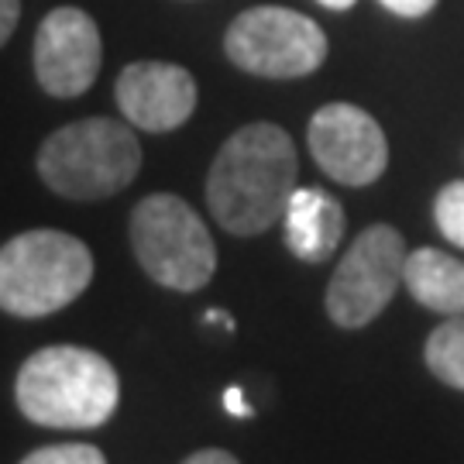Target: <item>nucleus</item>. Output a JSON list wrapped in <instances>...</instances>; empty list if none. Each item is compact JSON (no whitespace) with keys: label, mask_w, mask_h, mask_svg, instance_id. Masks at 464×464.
<instances>
[{"label":"nucleus","mask_w":464,"mask_h":464,"mask_svg":"<svg viewBox=\"0 0 464 464\" xmlns=\"http://www.w3.org/2000/svg\"><path fill=\"white\" fill-rule=\"evenodd\" d=\"M114 97L134 128L166 134L183 128L197 111V80L172 63H131L117 76Z\"/></svg>","instance_id":"nucleus-10"},{"label":"nucleus","mask_w":464,"mask_h":464,"mask_svg":"<svg viewBox=\"0 0 464 464\" xmlns=\"http://www.w3.org/2000/svg\"><path fill=\"white\" fill-rule=\"evenodd\" d=\"M21 14V0H0V42H7Z\"/></svg>","instance_id":"nucleus-17"},{"label":"nucleus","mask_w":464,"mask_h":464,"mask_svg":"<svg viewBox=\"0 0 464 464\" xmlns=\"http://www.w3.org/2000/svg\"><path fill=\"white\" fill-rule=\"evenodd\" d=\"M207 324H220L224 331H234V316H227L224 310H207Z\"/></svg>","instance_id":"nucleus-20"},{"label":"nucleus","mask_w":464,"mask_h":464,"mask_svg":"<svg viewBox=\"0 0 464 464\" xmlns=\"http://www.w3.org/2000/svg\"><path fill=\"white\" fill-rule=\"evenodd\" d=\"M17 410L38 427L90 430L117 410L121 379L114 365L90 348L55 344L34 351L14 382Z\"/></svg>","instance_id":"nucleus-2"},{"label":"nucleus","mask_w":464,"mask_h":464,"mask_svg":"<svg viewBox=\"0 0 464 464\" xmlns=\"http://www.w3.org/2000/svg\"><path fill=\"white\" fill-rule=\"evenodd\" d=\"M93 279V255L66 231H24L0 251V306L14 316H49Z\"/></svg>","instance_id":"nucleus-4"},{"label":"nucleus","mask_w":464,"mask_h":464,"mask_svg":"<svg viewBox=\"0 0 464 464\" xmlns=\"http://www.w3.org/2000/svg\"><path fill=\"white\" fill-rule=\"evenodd\" d=\"M433 220L454 248H464V179L448 183L433 199Z\"/></svg>","instance_id":"nucleus-14"},{"label":"nucleus","mask_w":464,"mask_h":464,"mask_svg":"<svg viewBox=\"0 0 464 464\" xmlns=\"http://www.w3.org/2000/svg\"><path fill=\"white\" fill-rule=\"evenodd\" d=\"M224 49L237 69L266 80H299L324 66L327 38L293 7L262 4L234 17Z\"/></svg>","instance_id":"nucleus-6"},{"label":"nucleus","mask_w":464,"mask_h":464,"mask_svg":"<svg viewBox=\"0 0 464 464\" xmlns=\"http://www.w3.org/2000/svg\"><path fill=\"white\" fill-rule=\"evenodd\" d=\"M131 245L151 282L197 293L217 272V248L207 224L186 199L151 193L131 210Z\"/></svg>","instance_id":"nucleus-5"},{"label":"nucleus","mask_w":464,"mask_h":464,"mask_svg":"<svg viewBox=\"0 0 464 464\" xmlns=\"http://www.w3.org/2000/svg\"><path fill=\"white\" fill-rule=\"evenodd\" d=\"M406 272V241L396 227L375 224L354 237L327 285V314L337 327L358 331L392 303Z\"/></svg>","instance_id":"nucleus-7"},{"label":"nucleus","mask_w":464,"mask_h":464,"mask_svg":"<svg viewBox=\"0 0 464 464\" xmlns=\"http://www.w3.org/2000/svg\"><path fill=\"white\" fill-rule=\"evenodd\" d=\"M285 245L303 262H327L344 237V210L324 189H296L285 207Z\"/></svg>","instance_id":"nucleus-11"},{"label":"nucleus","mask_w":464,"mask_h":464,"mask_svg":"<svg viewBox=\"0 0 464 464\" xmlns=\"http://www.w3.org/2000/svg\"><path fill=\"white\" fill-rule=\"evenodd\" d=\"M100 28L80 7H55L34 32V76L52 97H80L97 83Z\"/></svg>","instance_id":"nucleus-9"},{"label":"nucleus","mask_w":464,"mask_h":464,"mask_svg":"<svg viewBox=\"0 0 464 464\" xmlns=\"http://www.w3.org/2000/svg\"><path fill=\"white\" fill-rule=\"evenodd\" d=\"M423 362L444 385L464 392V316H450L427 337Z\"/></svg>","instance_id":"nucleus-13"},{"label":"nucleus","mask_w":464,"mask_h":464,"mask_svg":"<svg viewBox=\"0 0 464 464\" xmlns=\"http://www.w3.org/2000/svg\"><path fill=\"white\" fill-rule=\"evenodd\" d=\"M21 464H107V458L93 444H52L32 450Z\"/></svg>","instance_id":"nucleus-15"},{"label":"nucleus","mask_w":464,"mask_h":464,"mask_svg":"<svg viewBox=\"0 0 464 464\" xmlns=\"http://www.w3.org/2000/svg\"><path fill=\"white\" fill-rule=\"evenodd\" d=\"M141 145L114 117H86L45 138L38 176L66 199H107L134 183Z\"/></svg>","instance_id":"nucleus-3"},{"label":"nucleus","mask_w":464,"mask_h":464,"mask_svg":"<svg viewBox=\"0 0 464 464\" xmlns=\"http://www.w3.org/2000/svg\"><path fill=\"white\" fill-rule=\"evenodd\" d=\"M379 4L399 17H423L437 7V0H379Z\"/></svg>","instance_id":"nucleus-16"},{"label":"nucleus","mask_w":464,"mask_h":464,"mask_svg":"<svg viewBox=\"0 0 464 464\" xmlns=\"http://www.w3.org/2000/svg\"><path fill=\"white\" fill-rule=\"evenodd\" d=\"M296 193V149L279 124H248L217 151L207 203L224 231L255 237L276 227Z\"/></svg>","instance_id":"nucleus-1"},{"label":"nucleus","mask_w":464,"mask_h":464,"mask_svg":"<svg viewBox=\"0 0 464 464\" xmlns=\"http://www.w3.org/2000/svg\"><path fill=\"white\" fill-rule=\"evenodd\" d=\"M406 289L413 293L420 306L433 314L464 316V262L448 251L420 248L406 255V272H402Z\"/></svg>","instance_id":"nucleus-12"},{"label":"nucleus","mask_w":464,"mask_h":464,"mask_svg":"<svg viewBox=\"0 0 464 464\" xmlns=\"http://www.w3.org/2000/svg\"><path fill=\"white\" fill-rule=\"evenodd\" d=\"M306 141L316 166L334 183L368 186L389 166V141L379 121L354 103H327L310 117Z\"/></svg>","instance_id":"nucleus-8"},{"label":"nucleus","mask_w":464,"mask_h":464,"mask_svg":"<svg viewBox=\"0 0 464 464\" xmlns=\"http://www.w3.org/2000/svg\"><path fill=\"white\" fill-rule=\"evenodd\" d=\"M224 406H227V413L241 416V420H248L251 416V406L245 402L241 389H227V392H224Z\"/></svg>","instance_id":"nucleus-19"},{"label":"nucleus","mask_w":464,"mask_h":464,"mask_svg":"<svg viewBox=\"0 0 464 464\" xmlns=\"http://www.w3.org/2000/svg\"><path fill=\"white\" fill-rule=\"evenodd\" d=\"M316 4H324V7H331V11H351L358 0H316Z\"/></svg>","instance_id":"nucleus-21"},{"label":"nucleus","mask_w":464,"mask_h":464,"mask_svg":"<svg viewBox=\"0 0 464 464\" xmlns=\"http://www.w3.org/2000/svg\"><path fill=\"white\" fill-rule=\"evenodd\" d=\"M183 464H241L234 454L227 450H217V448H207V450H197V454H189Z\"/></svg>","instance_id":"nucleus-18"}]
</instances>
